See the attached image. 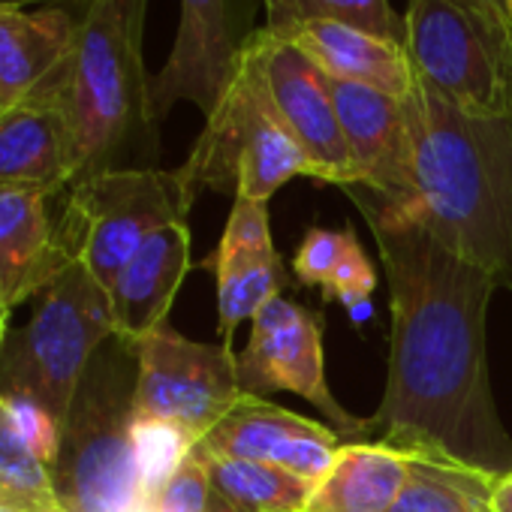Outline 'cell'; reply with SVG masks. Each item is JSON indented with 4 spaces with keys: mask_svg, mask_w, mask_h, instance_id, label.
<instances>
[{
    "mask_svg": "<svg viewBox=\"0 0 512 512\" xmlns=\"http://www.w3.org/2000/svg\"><path fill=\"white\" fill-rule=\"evenodd\" d=\"M410 461L413 455L377 440L344 443L305 512H389L407 485Z\"/></svg>",
    "mask_w": 512,
    "mask_h": 512,
    "instance_id": "ffe728a7",
    "label": "cell"
},
{
    "mask_svg": "<svg viewBox=\"0 0 512 512\" xmlns=\"http://www.w3.org/2000/svg\"><path fill=\"white\" fill-rule=\"evenodd\" d=\"M133 413L148 422H172L202 440L244 395L238 353L226 344H202L169 323L136 347Z\"/></svg>",
    "mask_w": 512,
    "mask_h": 512,
    "instance_id": "9c48e42d",
    "label": "cell"
},
{
    "mask_svg": "<svg viewBox=\"0 0 512 512\" xmlns=\"http://www.w3.org/2000/svg\"><path fill=\"white\" fill-rule=\"evenodd\" d=\"M329 91L359 172L356 187L392 202L404 199L410 181V124L404 100L338 79H329Z\"/></svg>",
    "mask_w": 512,
    "mask_h": 512,
    "instance_id": "5bb4252c",
    "label": "cell"
},
{
    "mask_svg": "<svg viewBox=\"0 0 512 512\" xmlns=\"http://www.w3.org/2000/svg\"><path fill=\"white\" fill-rule=\"evenodd\" d=\"M416 82L473 118L512 115V16L503 0H407Z\"/></svg>",
    "mask_w": 512,
    "mask_h": 512,
    "instance_id": "52a82bcc",
    "label": "cell"
},
{
    "mask_svg": "<svg viewBox=\"0 0 512 512\" xmlns=\"http://www.w3.org/2000/svg\"><path fill=\"white\" fill-rule=\"evenodd\" d=\"M344 190L374 232L392 302L386 392L368 419L374 440L491 479L512 476V437L494 404L485 344L497 284L377 193Z\"/></svg>",
    "mask_w": 512,
    "mask_h": 512,
    "instance_id": "6da1fadb",
    "label": "cell"
},
{
    "mask_svg": "<svg viewBox=\"0 0 512 512\" xmlns=\"http://www.w3.org/2000/svg\"><path fill=\"white\" fill-rule=\"evenodd\" d=\"M0 512H7V509H0Z\"/></svg>",
    "mask_w": 512,
    "mask_h": 512,
    "instance_id": "8d00e7d4",
    "label": "cell"
},
{
    "mask_svg": "<svg viewBox=\"0 0 512 512\" xmlns=\"http://www.w3.org/2000/svg\"><path fill=\"white\" fill-rule=\"evenodd\" d=\"M214 512H250V509H235V506H229L226 500H217V509Z\"/></svg>",
    "mask_w": 512,
    "mask_h": 512,
    "instance_id": "e575fe53",
    "label": "cell"
},
{
    "mask_svg": "<svg viewBox=\"0 0 512 512\" xmlns=\"http://www.w3.org/2000/svg\"><path fill=\"white\" fill-rule=\"evenodd\" d=\"M341 446L344 437L335 428L247 392L199 440V449L208 455L269 461L308 482H320L329 473Z\"/></svg>",
    "mask_w": 512,
    "mask_h": 512,
    "instance_id": "4fadbf2b",
    "label": "cell"
},
{
    "mask_svg": "<svg viewBox=\"0 0 512 512\" xmlns=\"http://www.w3.org/2000/svg\"><path fill=\"white\" fill-rule=\"evenodd\" d=\"M250 341L238 353V386L247 395L293 392L323 413L341 437H368V419L347 413L329 383L323 359V317L278 296L253 320Z\"/></svg>",
    "mask_w": 512,
    "mask_h": 512,
    "instance_id": "30bf717a",
    "label": "cell"
},
{
    "mask_svg": "<svg viewBox=\"0 0 512 512\" xmlns=\"http://www.w3.org/2000/svg\"><path fill=\"white\" fill-rule=\"evenodd\" d=\"M199 449V443H196ZM211 488L220 500L250 512H305L317 482H308L269 461L220 458L202 452Z\"/></svg>",
    "mask_w": 512,
    "mask_h": 512,
    "instance_id": "7402d4cb",
    "label": "cell"
},
{
    "mask_svg": "<svg viewBox=\"0 0 512 512\" xmlns=\"http://www.w3.org/2000/svg\"><path fill=\"white\" fill-rule=\"evenodd\" d=\"M217 278V335L220 344L232 347V335L244 320H253L290 281L281 253L272 250H235L208 260Z\"/></svg>",
    "mask_w": 512,
    "mask_h": 512,
    "instance_id": "44dd1931",
    "label": "cell"
},
{
    "mask_svg": "<svg viewBox=\"0 0 512 512\" xmlns=\"http://www.w3.org/2000/svg\"><path fill=\"white\" fill-rule=\"evenodd\" d=\"M269 31L302 22H341L404 43V16L389 0H260Z\"/></svg>",
    "mask_w": 512,
    "mask_h": 512,
    "instance_id": "d4e9b609",
    "label": "cell"
},
{
    "mask_svg": "<svg viewBox=\"0 0 512 512\" xmlns=\"http://www.w3.org/2000/svg\"><path fill=\"white\" fill-rule=\"evenodd\" d=\"M410 181L380 199L512 293V115L473 118L419 82L404 97Z\"/></svg>",
    "mask_w": 512,
    "mask_h": 512,
    "instance_id": "7a4b0ae2",
    "label": "cell"
},
{
    "mask_svg": "<svg viewBox=\"0 0 512 512\" xmlns=\"http://www.w3.org/2000/svg\"><path fill=\"white\" fill-rule=\"evenodd\" d=\"M52 4H82V0H0V10H25V7H52Z\"/></svg>",
    "mask_w": 512,
    "mask_h": 512,
    "instance_id": "1f68e13d",
    "label": "cell"
},
{
    "mask_svg": "<svg viewBox=\"0 0 512 512\" xmlns=\"http://www.w3.org/2000/svg\"><path fill=\"white\" fill-rule=\"evenodd\" d=\"M79 4L0 10V109L16 106L70 64Z\"/></svg>",
    "mask_w": 512,
    "mask_h": 512,
    "instance_id": "d6986e66",
    "label": "cell"
},
{
    "mask_svg": "<svg viewBox=\"0 0 512 512\" xmlns=\"http://www.w3.org/2000/svg\"><path fill=\"white\" fill-rule=\"evenodd\" d=\"M244 49L260 67V76L269 88V97L284 127L293 133V139L314 163L317 181L356 187L359 172L332 103L326 73L299 49L278 40L266 28H256Z\"/></svg>",
    "mask_w": 512,
    "mask_h": 512,
    "instance_id": "7c38bea8",
    "label": "cell"
},
{
    "mask_svg": "<svg viewBox=\"0 0 512 512\" xmlns=\"http://www.w3.org/2000/svg\"><path fill=\"white\" fill-rule=\"evenodd\" d=\"M112 338L109 293L70 260L37 296L31 320L0 344V395L37 404L64 425L91 359Z\"/></svg>",
    "mask_w": 512,
    "mask_h": 512,
    "instance_id": "5b68a950",
    "label": "cell"
},
{
    "mask_svg": "<svg viewBox=\"0 0 512 512\" xmlns=\"http://www.w3.org/2000/svg\"><path fill=\"white\" fill-rule=\"evenodd\" d=\"M488 512H494V509H488Z\"/></svg>",
    "mask_w": 512,
    "mask_h": 512,
    "instance_id": "74e56055",
    "label": "cell"
},
{
    "mask_svg": "<svg viewBox=\"0 0 512 512\" xmlns=\"http://www.w3.org/2000/svg\"><path fill=\"white\" fill-rule=\"evenodd\" d=\"M272 226H269V202L256 199H235L226 229L217 241L220 253L235 250H272Z\"/></svg>",
    "mask_w": 512,
    "mask_h": 512,
    "instance_id": "f546056e",
    "label": "cell"
},
{
    "mask_svg": "<svg viewBox=\"0 0 512 512\" xmlns=\"http://www.w3.org/2000/svg\"><path fill=\"white\" fill-rule=\"evenodd\" d=\"M136 350L112 338L91 359L52 464L64 512H145L133 443Z\"/></svg>",
    "mask_w": 512,
    "mask_h": 512,
    "instance_id": "277c9868",
    "label": "cell"
},
{
    "mask_svg": "<svg viewBox=\"0 0 512 512\" xmlns=\"http://www.w3.org/2000/svg\"><path fill=\"white\" fill-rule=\"evenodd\" d=\"M145 16L148 0L79 4V37L61 88L73 184L157 157L160 124L145 70Z\"/></svg>",
    "mask_w": 512,
    "mask_h": 512,
    "instance_id": "3957f363",
    "label": "cell"
},
{
    "mask_svg": "<svg viewBox=\"0 0 512 512\" xmlns=\"http://www.w3.org/2000/svg\"><path fill=\"white\" fill-rule=\"evenodd\" d=\"M190 272V226L157 229L118 272L109 287L115 338L136 347L169 317V308Z\"/></svg>",
    "mask_w": 512,
    "mask_h": 512,
    "instance_id": "e0dca14e",
    "label": "cell"
},
{
    "mask_svg": "<svg viewBox=\"0 0 512 512\" xmlns=\"http://www.w3.org/2000/svg\"><path fill=\"white\" fill-rule=\"evenodd\" d=\"M133 443H136V464H139V482L145 494V512L157 491L172 479V473L184 464L190 449L199 443L190 431L172 422H133Z\"/></svg>",
    "mask_w": 512,
    "mask_h": 512,
    "instance_id": "484cf974",
    "label": "cell"
},
{
    "mask_svg": "<svg viewBox=\"0 0 512 512\" xmlns=\"http://www.w3.org/2000/svg\"><path fill=\"white\" fill-rule=\"evenodd\" d=\"M10 314H13V308L4 302V296H0V344H4L10 335Z\"/></svg>",
    "mask_w": 512,
    "mask_h": 512,
    "instance_id": "d6a6232c",
    "label": "cell"
},
{
    "mask_svg": "<svg viewBox=\"0 0 512 512\" xmlns=\"http://www.w3.org/2000/svg\"><path fill=\"white\" fill-rule=\"evenodd\" d=\"M0 509L64 512L55 491L52 467L25 440L4 398H0Z\"/></svg>",
    "mask_w": 512,
    "mask_h": 512,
    "instance_id": "cb8c5ba5",
    "label": "cell"
},
{
    "mask_svg": "<svg viewBox=\"0 0 512 512\" xmlns=\"http://www.w3.org/2000/svg\"><path fill=\"white\" fill-rule=\"evenodd\" d=\"M256 0H181L166 64L151 76V112L163 124L178 103L211 115L226 91L244 43L253 37Z\"/></svg>",
    "mask_w": 512,
    "mask_h": 512,
    "instance_id": "8fae6325",
    "label": "cell"
},
{
    "mask_svg": "<svg viewBox=\"0 0 512 512\" xmlns=\"http://www.w3.org/2000/svg\"><path fill=\"white\" fill-rule=\"evenodd\" d=\"M67 67L22 103L0 109V187H37L52 196L73 187L67 124L61 112Z\"/></svg>",
    "mask_w": 512,
    "mask_h": 512,
    "instance_id": "9a60e30c",
    "label": "cell"
},
{
    "mask_svg": "<svg viewBox=\"0 0 512 512\" xmlns=\"http://www.w3.org/2000/svg\"><path fill=\"white\" fill-rule=\"evenodd\" d=\"M497 479L467 467L413 458L404 491L389 512H488Z\"/></svg>",
    "mask_w": 512,
    "mask_h": 512,
    "instance_id": "603a6c76",
    "label": "cell"
},
{
    "mask_svg": "<svg viewBox=\"0 0 512 512\" xmlns=\"http://www.w3.org/2000/svg\"><path fill=\"white\" fill-rule=\"evenodd\" d=\"M368 317H371V302H365V305H356V308L350 311V320H353L356 326L368 323Z\"/></svg>",
    "mask_w": 512,
    "mask_h": 512,
    "instance_id": "836d02e7",
    "label": "cell"
},
{
    "mask_svg": "<svg viewBox=\"0 0 512 512\" xmlns=\"http://www.w3.org/2000/svg\"><path fill=\"white\" fill-rule=\"evenodd\" d=\"M217 494L208 479V467L193 446L184 464L172 473V479L157 491L151 500L148 512H214L217 509Z\"/></svg>",
    "mask_w": 512,
    "mask_h": 512,
    "instance_id": "4316f807",
    "label": "cell"
},
{
    "mask_svg": "<svg viewBox=\"0 0 512 512\" xmlns=\"http://www.w3.org/2000/svg\"><path fill=\"white\" fill-rule=\"evenodd\" d=\"M344 247H347V226L341 232L320 229V226L308 229V235L299 244L296 260H293L296 278L308 287H326L341 263Z\"/></svg>",
    "mask_w": 512,
    "mask_h": 512,
    "instance_id": "f1b7e54d",
    "label": "cell"
},
{
    "mask_svg": "<svg viewBox=\"0 0 512 512\" xmlns=\"http://www.w3.org/2000/svg\"><path fill=\"white\" fill-rule=\"evenodd\" d=\"M52 199L37 187H0V296L10 308L40 296L70 263Z\"/></svg>",
    "mask_w": 512,
    "mask_h": 512,
    "instance_id": "2e32d148",
    "label": "cell"
},
{
    "mask_svg": "<svg viewBox=\"0 0 512 512\" xmlns=\"http://www.w3.org/2000/svg\"><path fill=\"white\" fill-rule=\"evenodd\" d=\"M374 287H377V272L356 238V229L347 226L344 256H341L332 281L323 287V296H326V302H341L347 311H353L356 305H365L371 299Z\"/></svg>",
    "mask_w": 512,
    "mask_h": 512,
    "instance_id": "83f0119b",
    "label": "cell"
},
{
    "mask_svg": "<svg viewBox=\"0 0 512 512\" xmlns=\"http://www.w3.org/2000/svg\"><path fill=\"white\" fill-rule=\"evenodd\" d=\"M503 7H506V13L512 16V0H503Z\"/></svg>",
    "mask_w": 512,
    "mask_h": 512,
    "instance_id": "d590c367",
    "label": "cell"
},
{
    "mask_svg": "<svg viewBox=\"0 0 512 512\" xmlns=\"http://www.w3.org/2000/svg\"><path fill=\"white\" fill-rule=\"evenodd\" d=\"M193 202L178 169H106L67 190L58 232L70 260L82 263L109 293L118 272L157 229L187 223Z\"/></svg>",
    "mask_w": 512,
    "mask_h": 512,
    "instance_id": "ba28073f",
    "label": "cell"
},
{
    "mask_svg": "<svg viewBox=\"0 0 512 512\" xmlns=\"http://www.w3.org/2000/svg\"><path fill=\"white\" fill-rule=\"evenodd\" d=\"M187 193H229L269 202L293 178H317L314 163L284 127L253 55L244 49L187 160L178 166Z\"/></svg>",
    "mask_w": 512,
    "mask_h": 512,
    "instance_id": "8992f818",
    "label": "cell"
},
{
    "mask_svg": "<svg viewBox=\"0 0 512 512\" xmlns=\"http://www.w3.org/2000/svg\"><path fill=\"white\" fill-rule=\"evenodd\" d=\"M491 509L494 512H512V476L497 479V485L491 491Z\"/></svg>",
    "mask_w": 512,
    "mask_h": 512,
    "instance_id": "4dcf8cb0",
    "label": "cell"
},
{
    "mask_svg": "<svg viewBox=\"0 0 512 512\" xmlns=\"http://www.w3.org/2000/svg\"><path fill=\"white\" fill-rule=\"evenodd\" d=\"M269 34L299 49L329 79L365 85L398 100H404L416 85V73L404 43H395L389 37L341 22H302Z\"/></svg>",
    "mask_w": 512,
    "mask_h": 512,
    "instance_id": "ac0fdd59",
    "label": "cell"
}]
</instances>
